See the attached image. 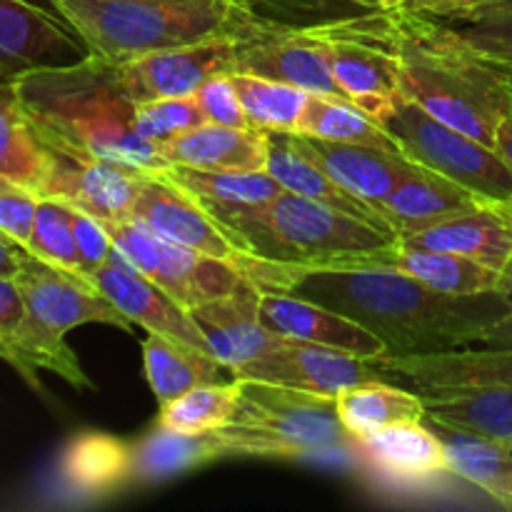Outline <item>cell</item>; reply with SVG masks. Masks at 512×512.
I'll return each instance as SVG.
<instances>
[{
    "mask_svg": "<svg viewBox=\"0 0 512 512\" xmlns=\"http://www.w3.org/2000/svg\"><path fill=\"white\" fill-rule=\"evenodd\" d=\"M13 280L28 313L53 333L65 335L88 323L113 325L125 333L133 330V323L90 283V278L58 268L28 248L20 255V268Z\"/></svg>",
    "mask_w": 512,
    "mask_h": 512,
    "instance_id": "obj_10",
    "label": "cell"
},
{
    "mask_svg": "<svg viewBox=\"0 0 512 512\" xmlns=\"http://www.w3.org/2000/svg\"><path fill=\"white\" fill-rule=\"evenodd\" d=\"M25 248L38 258L58 265V268L73 270L85 275L83 260H80L78 243L73 235V208L63 200L40 198L35 210L33 230Z\"/></svg>",
    "mask_w": 512,
    "mask_h": 512,
    "instance_id": "obj_40",
    "label": "cell"
},
{
    "mask_svg": "<svg viewBox=\"0 0 512 512\" xmlns=\"http://www.w3.org/2000/svg\"><path fill=\"white\" fill-rule=\"evenodd\" d=\"M38 200L33 190L0 175V230L20 245H28Z\"/></svg>",
    "mask_w": 512,
    "mask_h": 512,
    "instance_id": "obj_43",
    "label": "cell"
},
{
    "mask_svg": "<svg viewBox=\"0 0 512 512\" xmlns=\"http://www.w3.org/2000/svg\"><path fill=\"white\" fill-rule=\"evenodd\" d=\"M50 168V150L20 108L10 83H0V175L40 198Z\"/></svg>",
    "mask_w": 512,
    "mask_h": 512,
    "instance_id": "obj_34",
    "label": "cell"
},
{
    "mask_svg": "<svg viewBox=\"0 0 512 512\" xmlns=\"http://www.w3.org/2000/svg\"><path fill=\"white\" fill-rule=\"evenodd\" d=\"M500 155L512 165V115L505 118L498 128V145H495Z\"/></svg>",
    "mask_w": 512,
    "mask_h": 512,
    "instance_id": "obj_48",
    "label": "cell"
},
{
    "mask_svg": "<svg viewBox=\"0 0 512 512\" xmlns=\"http://www.w3.org/2000/svg\"><path fill=\"white\" fill-rule=\"evenodd\" d=\"M168 180L193 193L218 220L230 218L248 208H260L285 193L283 185L268 173H210V170L188 168V165H170L163 170Z\"/></svg>",
    "mask_w": 512,
    "mask_h": 512,
    "instance_id": "obj_31",
    "label": "cell"
},
{
    "mask_svg": "<svg viewBox=\"0 0 512 512\" xmlns=\"http://www.w3.org/2000/svg\"><path fill=\"white\" fill-rule=\"evenodd\" d=\"M265 170H268L285 190H290V193L318 200V203L330 205V208H338L343 210V213L358 215V218L388 228V225L383 223V218L375 213V208H370L368 203L355 198L350 190H345L343 185L335 183V180L325 173L323 165H320L313 155H308L300 148V143L295 140L293 133H268V168Z\"/></svg>",
    "mask_w": 512,
    "mask_h": 512,
    "instance_id": "obj_29",
    "label": "cell"
},
{
    "mask_svg": "<svg viewBox=\"0 0 512 512\" xmlns=\"http://www.w3.org/2000/svg\"><path fill=\"white\" fill-rule=\"evenodd\" d=\"M205 115L193 95L185 98H160L135 105V130L150 143H165V140L183 135L188 130L200 128Z\"/></svg>",
    "mask_w": 512,
    "mask_h": 512,
    "instance_id": "obj_41",
    "label": "cell"
},
{
    "mask_svg": "<svg viewBox=\"0 0 512 512\" xmlns=\"http://www.w3.org/2000/svg\"><path fill=\"white\" fill-rule=\"evenodd\" d=\"M50 150V148H48ZM140 170L110 160L50 150V168L40 198H55L93 215L100 223L128 220L143 188Z\"/></svg>",
    "mask_w": 512,
    "mask_h": 512,
    "instance_id": "obj_15",
    "label": "cell"
},
{
    "mask_svg": "<svg viewBox=\"0 0 512 512\" xmlns=\"http://www.w3.org/2000/svg\"><path fill=\"white\" fill-rule=\"evenodd\" d=\"M380 125L413 163L488 203L512 205V165L495 148L450 128L408 98H400Z\"/></svg>",
    "mask_w": 512,
    "mask_h": 512,
    "instance_id": "obj_7",
    "label": "cell"
},
{
    "mask_svg": "<svg viewBox=\"0 0 512 512\" xmlns=\"http://www.w3.org/2000/svg\"><path fill=\"white\" fill-rule=\"evenodd\" d=\"M88 55L85 40L50 0H0V68L8 80L28 70L75 65Z\"/></svg>",
    "mask_w": 512,
    "mask_h": 512,
    "instance_id": "obj_11",
    "label": "cell"
},
{
    "mask_svg": "<svg viewBox=\"0 0 512 512\" xmlns=\"http://www.w3.org/2000/svg\"><path fill=\"white\" fill-rule=\"evenodd\" d=\"M235 73L260 75L303 88L305 93L348 100L310 28H283L260 20L240 38Z\"/></svg>",
    "mask_w": 512,
    "mask_h": 512,
    "instance_id": "obj_12",
    "label": "cell"
},
{
    "mask_svg": "<svg viewBox=\"0 0 512 512\" xmlns=\"http://www.w3.org/2000/svg\"><path fill=\"white\" fill-rule=\"evenodd\" d=\"M488 3H490V0H488ZM500 3H512V0H500Z\"/></svg>",
    "mask_w": 512,
    "mask_h": 512,
    "instance_id": "obj_53",
    "label": "cell"
},
{
    "mask_svg": "<svg viewBox=\"0 0 512 512\" xmlns=\"http://www.w3.org/2000/svg\"><path fill=\"white\" fill-rule=\"evenodd\" d=\"M483 203L488 200L478 198L453 180L420 165L378 205V215L398 235V240H403L415 233H423L433 225L445 223L455 215L475 210Z\"/></svg>",
    "mask_w": 512,
    "mask_h": 512,
    "instance_id": "obj_23",
    "label": "cell"
},
{
    "mask_svg": "<svg viewBox=\"0 0 512 512\" xmlns=\"http://www.w3.org/2000/svg\"><path fill=\"white\" fill-rule=\"evenodd\" d=\"M400 63V93L450 128L495 148L498 128L512 115L500 60L470 48L433 15L390 10Z\"/></svg>",
    "mask_w": 512,
    "mask_h": 512,
    "instance_id": "obj_3",
    "label": "cell"
},
{
    "mask_svg": "<svg viewBox=\"0 0 512 512\" xmlns=\"http://www.w3.org/2000/svg\"><path fill=\"white\" fill-rule=\"evenodd\" d=\"M160 150L170 165L210 173H258L268 168V133L255 128L203 123L160 143Z\"/></svg>",
    "mask_w": 512,
    "mask_h": 512,
    "instance_id": "obj_24",
    "label": "cell"
},
{
    "mask_svg": "<svg viewBox=\"0 0 512 512\" xmlns=\"http://www.w3.org/2000/svg\"><path fill=\"white\" fill-rule=\"evenodd\" d=\"M400 245L463 255L505 278L512 270V205L483 203L423 233L403 238Z\"/></svg>",
    "mask_w": 512,
    "mask_h": 512,
    "instance_id": "obj_22",
    "label": "cell"
},
{
    "mask_svg": "<svg viewBox=\"0 0 512 512\" xmlns=\"http://www.w3.org/2000/svg\"><path fill=\"white\" fill-rule=\"evenodd\" d=\"M88 278L133 325H140L148 333L168 335L190 348L208 353V343L188 310L173 295L165 293L158 283L145 278L118 250H113V255Z\"/></svg>",
    "mask_w": 512,
    "mask_h": 512,
    "instance_id": "obj_17",
    "label": "cell"
},
{
    "mask_svg": "<svg viewBox=\"0 0 512 512\" xmlns=\"http://www.w3.org/2000/svg\"><path fill=\"white\" fill-rule=\"evenodd\" d=\"M258 315L265 328L283 338L318 343L325 348L358 355L363 360H378L388 355L383 340L375 338L368 328L338 310L325 308V305L290 293V290L260 288Z\"/></svg>",
    "mask_w": 512,
    "mask_h": 512,
    "instance_id": "obj_19",
    "label": "cell"
},
{
    "mask_svg": "<svg viewBox=\"0 0 512 512\" xmlns=\"http://www.w3.org/2000/svg\"><path fill=\"white\" fill-rule=\"evenodd\" d=\"M23 250L25 245H20L18 240H13L10 235H5L3 230H0V278L13 280L15 275H18Z\"/></svg>",
    "mask_w": 512,
    "mask_h": 512,
    "instance_id": "obj_46",
    "label": "cell"
},
{
    "mask_svg": "<svg viewBox=\"0 0 512 512\" xmlns=\"http://www.w3.org/2000/svg\"><path fill=\"white\" fill-rule=\"evenodd\" d=\"M243 35H218L203 43L128 60L120 65V78L135 103L185 98V95H193L205 80L235 73Z\"/></svg>",
    "mask_w": 512,
    "mask_h": 512,
    "instance_id": "obj_14",
    "label": "cell"
},
{
    "mask_svg": "<svg viewBox=\"0 0 512 512\" xmlns=\"http://www.w3.org/2000/svg\"><path fill=\"white\" fill-rule=\"evenodd\" d=\"M103 225L113 238L115 250L130 265H135L145 278L173 295L185 310L195 308L205 300L233 293L235 288L250 280L235 265L170 243L130 218Z\"/></svg>",
    "mask_w": 512,
    "mask_h": 512,
    "instance_id": "obj_9",
    "label": "cell"
},
{
    "mask_svg": "<svg viewBox=\"0 0 512 512\" xmlns=\"http://www.w3.org/2000/svg\"><path fill=\"white\" fill-rule=\"evenodd\" d=\"M505 65V75H508V85H510V95H512V63H503Z\"/></svg>",
    "mask_w": 512,
    "mask_h": 512,
    "instance_id": "obj_50",
    "label": "cell"
},
{
    "mask_svg": "<svg viewBox=\"0 0 512 512\" xmlns=\"http://www.w3.org/2000/svg\"><path fill=\"white\" fill-rule=\"evenodd\" d=\"M248 3H253V0H248Z\"/></svg>",
    "mask_w": 512,
    "mask_h": 512,
    "instance_id": "obj_54",
    "label": "cell"
},
{
    "mask_svg": "<svg viewBox=\"0 0 512 512\" xmlns=\"http://www.w3.org/2000/svg\"><path fill=\"white\" fill-rule=\"evenodd\" d=\"M500 445H503V448L508 450V455H510V458H512V440H510V443H500Z\"/></svg>",
    "mask_w": 512,
    "mask_h": 512,
    "instance_id": "obj_51",
    "label": "cell"
},
{
    "mask_svg": "<svg viewBox=\"0 0 512 512\" xmlns=\"http://www.w3.org/2000/svg\"><path fill=\"white\" fill-rule=\"evenodd\" d=\"M223 458H238V448L223 428L180 433L158 425L133 445V483H160Z\"/></svg>",
    "mask_w": 512,
    "mask_h": 512,
    "instance_id": "obj_27",
    "label": "cell"
},
{
    "mask_svg": "<svg viewBox=\"0 0 512 512\" xmlns=\"http://www.w3.org/2000/svg\"><path fill=\"white\" fill-rule=\"evenodd\" d=\"M295 133L305 135V138L335 140V143H358L373 145V148L400 150L398 143L390 138L388 130L373 115L365 113L355 103L328 98V95H308V103H305Z\"/></svg>",
    "mask_w": 512,
    "mask_h": 512,
    "instance_id": "obj_36",
    "label": "cell"
},
{
    "mask_svg": "<svg viewBox=\"0 0 512 512\" xmlns=\"http://www.w3.org/2000/svg\"><path fill=\"white\" fill-rule=\"evenodd\" d=\"M350 3H358V5H363V8L390 13V10L405 8V3H408V0H350Z\"/></svg>",
    "mask_w": 512,
    "mask_h": 512,
    "instance_id": "obj_49",
    "label": "cell"
},
{
    "mask_svg": "<svg viewBox=\"0 0 512 512\" xmlns=\"http://www.w3.org/2000/svg\"><path fill=\"white\" fill-rule=\"evenodd\" d=\"M193 98L198 100L200 110H203L205 123L225 125V128H250L248 115H245L243 103H240L238 93H235L230 73L205 80L195 90Z\"/></svg>",
    "mask_w": 512,
    "mask_h": 512,
    "instance_id": "obj_42",
    "label": "cell"
},
{
    "mask_svg": "<svg viewBox=\"0 0 512 512\" xmlns=\"http://www.w3.org/2000/svg\"><path fill=\"white\" fill-rule=\"evenodd\" d=\"M393 378L433 395L460 388H512V345H470L430 355H383L373 360Z\"/></svg>",
    "mask_w": 512,
    "mask_h": 512,
    "instance_id": "obj_18",
    "label": "cell"
},
{
    "mask_svg": "<svg viewBox=\"0 0 512 512\" xmlns=\"http://www.w3.org/2000/svg\"><path fill=\"white\" fill-rule=\"evenodd\" d=\"M293 135L300 148L313 155L335 183H340L355 198L375 208V213H378V205L420 168L418 163H413L400 150H385L358 143H335V140L305 138V135L298 133Z\"/></svg>",
    "mask_w": 512,
    "mask_h": 512,
    "instance_id": "obj_21",
    "label": "cell"
},
{
    "mask_svg": "<svg viewBox=\"0 0 512 512\" xmlns=\"http://www.w3.org/2000/svg\"><path fill=\"white\" fill-rule=\"evenodd\" d=\"M90 55L123 65L160 50L243 35L260 23L248 0H50Z\"/></svg>",
    "mask_w": 512,
    "mask_h": 512,
    "instance_id": "obj_4",
    "label": "cell"
},
{
    "mask_svg": "<svg viewBox=\"0 0 512 512\" xmlns=\"http://www.w3.org/2000/svg\"><path fill=\"white\" fill-rule=\"evenodd\" d=\"M425 413L438 428L480 435L495 443L512 440V388H460L425 395Z\"/></svg>",
    "mask_w": 512,
    "mask_h": 512,
    "instance_id": "obj_30",
    "label": "cell"
},
{
    "mask_svg": "<svg viewBox=\"0 0 512 512\" xmlns=\"http://www.w3.org/2000/svg\"><path fill=\"white\" fill-rule=\"evenodd\" d=\"M385 375L390 373L380 370L373 360L293 338L233 370V378L238 380H260L333 398L353 385L385 380Z\"/></svg>",
    "mask_w": 512,
    "mask_h": 512,
    "instance_id": "obj_13",
    "label": "cell"
},
{
    "mask_svg": "<svg viewBox=\"0 0 512 512\" xmlns=\"http://www.w3.org/2000/svg\"><path fill=\"white\" fill-rule=\"evenodd\" d=\"M335 405H338L340 420H343L345 430L353 435V440L378 433L390 425L428 418L423 393L418 390L410 393V390L390 385L385 380L353 385L335 395Z\"/></svg>",
    "mask_w": 512,
    "mask_h": 512,
    "instance_id": "obj_33",
    "label": "cell"
},
{
    "mask_svg": "<svg viewBox=\"0 0 512 512\" xmlns=\"http://www.w3.org/2000/svg\"><path fill=\"white\" fill-rule=\"evenodd\" d=\"M145 378L160 405L180 398L198 385L220 383L225 365L210 353L195 350L168 335L150 333L143 343Z\"/></svg>",
    "mask_w": 512,
    "mask_h": 512,
    "instance_id": "obj_32",
    "label": "cell"
},
{
    "mask_svg": "<svg viewBox=\"0 0 512 512\" xmlns=\"http://www.w3.org/2000/svg\"><path fill=\"white\" fill-rule=\"evenodd\" d=\"M250 128L263 133H295L308 95L303 88L260 78L250 73H230Z\"/></svg>",
    "mask_w": 512,
    "mask_h": 512,
    "instance_id": "obj_37",
    "label": "cell"
},
{
    "mask_svg": "<svg viewBox=\"0 0 512 512\" xmlns=\"http://www.w3.org/2000/svg\"><path fill=\"white\" fill-rule=\"evenodd\" d=\"M73 235H75V243H78L80 260H83L85 278H88L90 273H95V270H98L100 265L113 255L115 250L113 238H110L108 228H105L98 218H93V215L75 208H73Z\"/></svg>",
    "mask_w": 512,
    "mask_h": 512,
    "instance_id": "obj_44",
    "label": "cell"
},
{
    "mask_svg": "<svg viewBox=\"0 0 512 512\" xmlns=\"http://www.w3.org/2000/svg\"><path fill=\"white\" fill-rule=\"evenodd\" d=\"M240 400V383H208L188 390L180 398L160 405L158 425L180 433H205L225 428L235 420Z\"/></svg>",
    "mask_w": 512,
    "mask_h": 512,
    "instance_id": "obj_38",
    "label": "cell"
},
{
    "mask_svg": "<svg viewBox=\"0 0 512 512\" xmlns=\"http://www.w3.org/2000/svg\"><path fill=\"white\" fill-rule=\"evenodd\" d=\"M450 475L468 480L493 503L512 512V458L500 443L480 435L445 430Z\"/></svg>",
    "mask_w": 512,
    "mask_h": 512,
    "instance_id": "obj_35",
    "label": "cell"
},
{
    "mask_svg": "<svg viewBox=\"0 0 512 512\" xmlns=\"http://www.w3.org/2000/svg\"><path fill=\"white\" fill-rule=\"evenodd\" d=\"M38 138L50 150L110 160L140 173L170 168L158 143L135 130V100L120 65L88 55L75 65L38 68L8 80Z\"/></svg>",
    "mask_w": 512,
    "mask_h": 512,
    "instance_id": "obj_2",
    "label": "cell"
},
{
    "mask_svg": "<svg viewBox=\"0 0 512 512\" xmlns=\"http://www.w3.org/2000/svg\"><path fill=\"white\" fill-rule=\"evenodd\" d=\"M488 3V0H408L405 8L415 10V13H425V15H443V13H453V10H463V8H473V5Z\"/></svg>",
    "mask_w": 512,
    "mask_h": 512,
    "instance_id": "obj_45",
    "label": "cell"
},
{
    "mask_svg": "<svg viewBox=\"0 0 512 512\" xmlns=\"http://www.w3.org/2000/svg\"><path fill=\"white\" fill-rule=\"evenodd\" d=\"M58 478L73 498L98 500L133 483V445L110 433H80L65 445Z\"/></svg>",
    "mask_w": 512,
    "mask_h": 512,
    "instance_id": "obj_26",
    "label": "cell"
},
{
    "mask_svg": "<svg viewBox=\"0 0 512 512\" xmlns=\"http://www.w3.org/2000/svg\"><path fill=\"white\" fill-rule=\"evenodd\" d=\"M290 293L348 315L388 355H430L483 345L510 315L498 290L448 295L393 268H305Z\"/></svg>",
    "mask_w": 512,
    "mask_h": 512,
    "instance_id": "obj_1",
    "label": "cell"
},
{
    "mask_svg": "<svg viewBox=\"0 0 512 512\" xmlns=\"http://www.w3.org/2000/svg\"><path fill=\"white\" fill-rule=\"evenodd\" d=\"M330 70L350 103L363 108L380 123L385 113L403 98L395 28L390 13L313 25Z\"/></svg>",
    "mask_w": 512,
    "mask_h": 512,
    "instance_id": "obj_8",
    "label": "cell"
},
{
    "mask_svg": "<svg viewBox=\"0 0 512 512\" xmlns=\"http://www.w3.org/2000/svg\"><path fill=\"white\" fill-rule=\"evenodd\" d=\"M498 293L503 295L505 300H508L510 315H508V320H505L503 325H498V328H495L493 333H490V338L485 340L483 345H512V270L503 278V283H500Z\"/></svg>",
    "mask_w": 512,
    "mask_h": 512,
    "instance_id": "obj_47",
    "label": "cell"
},
{
    "mask_svg": "<svg viewBox=\"0 0 512 512\" xmlns=\"http://www.w3.org/2000/svg\"><path fill=\"white\" fill-rule=\"evenodd\" d=\"M355 443H358L363 458L378 473L393 480L418 483V480L450 473L445 440L430 428H425L423 420L390 425L378 433L358 438Z\"/></svg>",
    "mask_w": 512,
    "mask_h": 512,
    "instance_id": "obj_28",
    "label": "cell"
},
{
    "mask_svg": "<svg viewBox=\"0 0 512 512\" xmlns=\"http://www.w3.org/2000/svg\"><path fill=\"white\" fill-rule=\"evenodd\" d=\"M258 303L260 285L248 280L233 293L205 300L188 310L208 343V353L230 373L288 340L260 323Z\"/></svg>",
    "mask_w": 512,
    "mask_h": 512,
    "instance_id": "obj_20",
    "label": "cell"
},
{
    "mask_svg": "<svg viewBox=\"0 0 512 512\" xmlns=\"http://www.w3.org/2000/svg\"><path fill=\"white\" fill-rule=\"evenodd\" d=\"M0 360L18 370L35 390H40L38 370H48L78 390L95 388L78 355L65 343V335L53 333L28 313L18 285L10 278H0Z\"/></svg>",
    "mask_w": 512,
    "mask_h": 512,
    "instance_id": "obj_16",
    "label": "cell"
},
{
    "mask_svg": "<svg viewBox=\"0 0 512 512\" xmlns=\"http://www.w3.org/2000/svg\"><path fill=\"white\" fill-rule=\"evenodd\" d=\"M255 255L305 268H335L400 243L393 230L290 190L260 208L223 218Z\"/></svg>",
    "mask_w": 512,
    "mask_h": 512,
    "instance_id": "obj_5",
    "label": "cell"
},
{
    "mask_svg": "<svg viewBox=\"0 0 512 512\" xmlns=\"http://www.w3.org/2000/svg\"><path fill=\"white\" fill-rule=\"evenodd\" d=\"M335 268H393L448 295L493 293L503 283V275L463 255L445 253V250L405 248L400 243L395 248L363 255Z\"/></svg>",
    "mask_w": 512,
    "mask_h": 512,
    "instance_id": "obj_25",
    "label": "cell"
},
{
    "mask_svg": "<svg viewBox=\"0 0 512 512\" xmlns=\"http://www.w3.org/2000/svg\"><path fill=\"white\" fill-rule=\"evenodd\" d=\"M433 18L455 30L470 48L485 58L512 63V3L490 0Z\"/></svg>",
    "mask_w": 512,
    "mask_h": 512,
    "instance_id": "obj_39",
    "label": "cell"
},
{
    "mask_svg": "<svg viewBox=\"0 0 512 512\" xmlns=\"http://www.w3.org/2000/svg\"><path fill=\"white\" fill-rule=\"evenodd\" d=\"M0 83H8V75L3 73V68H0Z\"/></svg>",
    "mask_w": 512,
    "mask_h": 512,
    "instance_id": "obj_52",
    "label": "cell"
},
{
    "mask_svg": "<svg viewBox=\"0 0 512 512\" xmlns=\"http://www.w3.org/2000/svg\"><path fill=\"white\" fill-rule=\"evenodd\" d=\"M238 383L240 400L235 420L223 428L233 438L238 458L295 460L333 453L353 443L333 395L260 380Z\"/></svg>",
    "mask_w": 512,
    "mask_h": 512,
    "instance_id": "obj_6",
    "label": "cell"
}]
</instances>
